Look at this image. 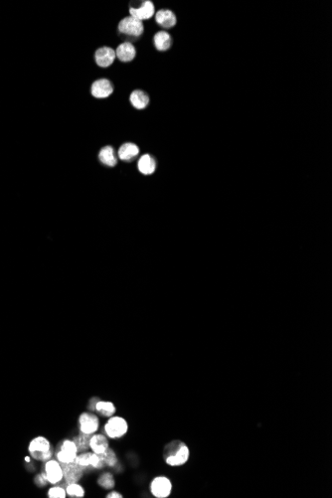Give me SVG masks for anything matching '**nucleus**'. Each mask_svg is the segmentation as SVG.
I'll return each mask as SVG.
<instances>
[{
    "mask_svg": "<svg viewBox=\"0 0 332 498\" xmlns=\"http://www.w3.org/2000/svg\"><path fill=\"white\" fill-rule=\"evenodd\" d=\"M41 474L48 483L52 485L59 484L63 481L64 477L62 464L57 459L46 460L44 461Z\"/></svg>",
    "mask_w": 332,
    "mask_h": 498,
    "instance_id": "5",
    "label": "nucleus"
},
{
    "mask_svg": "<svg viewBox=\"0 0 332 498\" xmlns=\"http://www.w3.org/2000/svg\"><path fill=\"white\" fill-rule=\"evenodd\" d=\"M172 482L164 475L154 477L149 483V491L155 498H167L172 492Z\"/></svg>",
    "mask_w": 332,
    "mask_h": 498,
    "instance_id": "6",
    "label": "nucleus"
},
{
    "mask_svg": "<svg viewBox=\"0 0 332 498\" xmlns=\"http://www.w3.org/2000/svg\"><path fill=\"white\" fill-rule=\"evenodd\" d=\"M128 432V423L121 416H112L104 425L103 433L108 439L118 440L124 438Z\"/></svg>",
    "mask_w": 332,
    "mask_h": 498,
    "instance_id": "3",
    "label": "nucleus"
},
{
    "mask_svg": "<svg viewBox=\"0 0 332 498\" xmlns=\"http://www.w3.org/2000/svg\"><path fill=\"white\" fill-rule=\"evenodd\" d=\"M99 158L101 162L106 165L112 167L117 164V157L115 155V151L112 146H106L102 148L99 154Z\"/></svg>",
    "mask_w": 332,
    "mask_h": 498,
    "instance_id": "22",
    "label": "nucleus"
},
{
    "mask_svg": "<svg viewBox=\"0 0 332 498\" xmlns=\"http://www.w3.org/2000/svg\"><path fill=\"white\" fill-rule=\"evenodd\" d=\"M97 483L99 486H101L104 489L112 490L116 486V479L112 472L106 471L100 474V476L97 479Z\"/></svg>",
    "mask_w": 332,
    "mask_h": 498,
    "instance_id": "23",
    "label": "nucleus"
},
{
    "mask_svg": "<svg viewBox=\"0 0 332 498\" xmlns=\"http://www.w3.org/2000/svg\"><path fill=\"white\" fill-rule=\"evenodd\" d=\"M135 55H136L135 47L129 42H125V43L121 44L116 51V56L122 62L132 61L135 58Z\"/></svg>",
    "mask_w": 332,
    "mask_h": 498,
    "instance_id": "15",
    "label": "nucleus"
},
{
    "mask_svg": "<svg viewBox=\"0 0 332 498\" xmlns=\"http://www.w3.org/2000/svg\"><path fill=\"white\" fill-rule=\"evenodd\" d=\"M110 448L108 438L104 434H94L90 439V450L97 454H104Z\"/></svg>",
    "mask_w": 332,
    "mask_h": 498,
    "instance_id": "13",
    "label": "nucleus"
},
{
    "mask_svg": "<svg viewBox=\"0 0 332 498\" xmlns=\"http://www.w3.org/2000/svg\"><path fill=\"white\" fill-rule=\"evenodd\" d=\"M63 474H64V481L65 484L67 485L68 483H73V482H79L87 471V469L81 466L80 464L76 463L75 461L70 462V463H63Z\"/></svg>",
    "mask_w": 332,
    "mask_h": 498,
    "instance_id": "8",
    "label": "nucleus"
},
{
    "mask_svg": "<svg viewBox=\"0 0 332 498\" xmlns=\"http://www.w3.org/2000/svg\"><path fill=\"white\" fill-rule=\"evenodd\" d=\"M67 497L71 498H84L86 491L83 486L79 482H73V483H68L65 486Z\"/></svg>",
    "mask_w": 332,
    "mask_h": 498,
    "instance_id": "25",
    "label": "nucleus"
},
{
    "mask_svg": "<svg viewBox=\"0 0 332 498\" xmlns=\"http://www.w3.org/2000/svg\"><path fill=\"white\" fill-rule=\"evenodd\" d=\"M90 439H91L90 435H86V434H82V433H80L79 435L75 436L72 439L74 441L76 447H77L78 454L88 452L90 450Z\"/></svg>",
    "mask_w": 332,
    "mask_h": 498,
    "instance_id": "24",
    "label": "nucleus"
},
{
    "mask_svg": "<svg viewBox=\"0 0 332 498\" xmlns=\"http://www.w3.org/2000/svg\"><path fill=\"white\" fill-rule=\"evenodd\" d=\"M154 5L151 1H143L139 7H130V16L141 21L151 18L154 14Z\"/></svg>",
    "mask_w": 332,
    "mask_h": 498,
    "instance_id": "10",
    "label": "nucleus"
},
{
    "mask_svg": "<svg viewBox=\"0 0 332 498\" xmlns=\"http://www.w3.org/2000/svg\"><path fill=\"white\" fill-rule=\"evenodd\" d=\"M129 100L131 105L137 110H142L146 108L149 104V97L143 91L140 90L132 92L129 97Z\"/></svg>",
    "mask_w": 332,
    "mask_h": 498,
    "instance_id": "18",
    "label": "nucleus"
},
{
    "mask_svg": "<svg viewBox=\"0 0 332 498\" xmlns=\"http://www.w3.org/2000/svg\"><path fill=\"white\" fill-rule=\"evenodd\" d=\"M100 400L99 397H92L90 400H89V403H88V410L90 412H95V406L97 404V402Z\"/></svg>",
    "mask_w": 332,
    "mask_h": 498,
    "instance_id": "29",
    "label": "nucleus"
},
{
    "mask_svg": "<svg viewBox=\"0 0 332 498\" xmlns=\"http://www.w3.org/2000/svg\"><path fill=\"white\" fill-rule=\"evenodd\" d=\"M153 42H154V45H155L157 50L167 51L172 44V39H171L170 35L165 31H159L155 34V36L153 38Z\"/></svg>",
    "mask_w": 332,
    "mask_h": 498,
    "instance_id": "21",
    "label": "nucleus"
},
{
    "mask_svg": "<svg viewBox=\"0 0 332 498\" xmlns=\"http://www.w3.org/2000/svg\"><path fill=\"white\" fill-rule=\"evenodd\" d=\"M139 153V148L134 143L127 142L121 146L119 150V156L124 161H130Z\"/></svg>",
    "mask_w": 332,
    "mask_h": 498,
    "instance_id": "19",
    "label": "nucleus"
},
{
    "mask_svg": "<svg viewBox=\"0 0 332 498\" xmlns=\"http://www.w3.org/2000/svg\"><path fill=\"white\" fill-rule=\"evenodd\" d=\"M117 412V408L115 404L111 401H104L100 399L96 406H95V412L98 415L103 417V418H110L112 416L115 415Z\"/></svg>",
    "mask_w": 332,
    "mask_h": 498,
    "instance_id": "16",
    "label": "nucleus"
},
{
    "mask_svg": "<svg viewBox=\"0 0 332 498\" xmlns=\"http://www.w3.org/2000/svg\"><path fill=\"white\" fill-rule=\"evenodd\" d=\"M100 428V419L93 412H83L78 417L79 432L86 435H94Z\"/></svg>",
    "mask_w": 332,
    "mask_h": 498,
    "instance_id": "7",
    "label": "nucleus"
},
{
    "mask_svg": "<svg viewBox=\"0 0 332 498\" xmlns=\"http://www.w3.org/2000/svg\"><path fill=\"white\" fill-rule=\"evenodd\" d=\"M92 454L93 452H84V453H80L77 455V457L75 458V462L80 464L81 466L85 467L86 469L88 468H91V458H92Z\"/></svg>",
    "mask_w": 332,
    "mask_h": 498,
    "instance_id": "27",
    "label": "nucleus"
},
{
    "mask_svg": "<svg viewBox=\"0 0 332 498\" xmlns=\"http://www.w3.org/2000/svg\"><path fill=\"white\" fill-rule=\"evenodd\" d=\"M156 22L163 28H172L176 24V16L170 10H159L155 16Z\"/></svg>",
    "mask_w": 332,
    "mask_h": 498,
    "instance_id": "17",
    "label": "nucleus"
},
{
    "mask_svg": "<svg viewBox=\"0 0 332 498\" xmlns=\"http://www.w3.org/2000/svg\"><path fill=\"white\" fill-rule=\"evenodd\" d=\"M144 27L141 21L129 16L124 18L119 24V31L125 35L137 37L143 33Z\"/></svg>",
    "mask_w": 332,
    "mask_h": 498,
    "instance_id": "9",
    "label": "nucleus"
},
{
    "mask_svg": "<svg viewBox=\"0 0 332 498\" xmlns=\"http://www.w3.org/2000/svg\"><path fill=\"white\" fill-rule=\"evenodd\" d=\"M28 452L32 458L42 462L51 459V457L54 456V449L50 441L43 436L31 440L28 446Z\"/></svg>",
    "mask_w": 332,
    "mask_h": 498,
    "instance_id": "2",
    "label": "nucleus"
},
{
    "mask_svg": "<svg viewBox=\"0 0 332 498\" xmlns=\"http://www.w3.org/2000/svg\"><path fill=\"white\" fill-rule=\"evenodd\" d=\"M29 460H30V458L28 457H26V461H29Z\"/></svg>",
    "mask_w": 332,
    "mask_h": 498,
    "instance_id": "31",
    "label": "nucleus"
},
{
    "mask_svg": "<svg viewBox=\"0 0 332 498\" xmlns=\"http://www.w3.org/2000/svg\"><path fill=\"white\" fill-rule=\"evenodd\" d=\"M162 457L164 462L169 466H182L189 460L190 450L184 442L173 440L165 445Z\"/></svg>",
    "mask_w": 332,
    "mask_h": 498,
    "instance_id": "1",
    "label": "nucleus"
},
{
    "mask_svg": "<svg viewBox=\"0 0 332 498\" xmlns=\"http://www.w3.org/2000/svg\"><path fill=\"white\" fill-rule=\"evenodd\" d=\"M114 91L112 83L107 79L97 80L92 85V95L97 99H106L112 95Z\"/></svg>",
    "mask_w": 332,
    "mask_h": 498,
    "instance_id": "12",
    "label": "nucleus"
},
{
    "mask_svg": "<svg viewBox=\"0 0 332 498\" xmlns=\"http://www.w3.org/2000/svg\"><path fill=\"white\" fill-rule=\"evenodd\" d=\"M116 51L110 47H102L96 51L95 60L98 66L102 68L110 67L116 59Z\"/></svg>",
    "mask_w": 332,
    "mask_h": 498,
    "instance_id": "11",
    "label": "nucleus"
},
{
    "mask_svg": "<svg viewBox=\"0 0 332 498\" xmlns=\"http://www.w3.org/2000/svg\"><path fill=\"white\" fill-rule=\"evenodd\" d=\"M119 463V458L116 452L109 448L104 454L99 455V463L96 469H104L106 467H115Z\"/></svg>",
    "mask_w": 332,
    "mask_h": 498,
    "instance_id": "14",
    "label": "nucleus"
},
{
    "mask_svg": "<svg viewBox=\"0 0 332 498\" xmlns=\"http://www.w3.org/2000/svg\"><path fill=\"white\" fill-rule=\"evenodd\" d=\"M34 480H35V483H36L39 487H44V486H46V485L48 484V481H47V480L43 477V475H42L41 473H40V474H37V475L35 476V479H34Z\"/></svg>",
    "mask_w": 332,
    "mask_h": 498,
    "instance_id": "28",
    "label": "nucleus"
},
{
    "mask_svg": "<svg viewBox=\"0 0 332 498\" xmlns=\"http://www.w3.org/2000/svg\"><path fill=\"white\" fill-rule=\"evenodd\" d=\"M137 166H138V170L142 174L149 175V174H151V173L154 172L156 164H155L154 159L149 154H144L138 160Z\"/></svg>",
    "mask_w": 332,
    "mask_h": 498,
    "instance_id": "20",
    "label": "nucleus"
},
{
    "mask_svg": "<svg viewBox=\"0 0 332 498\" xmlns=\"http://www.w3.org/2000/svg\"><path fill=\"white\" fill-rule=\"evenodd\" d=\"M47 497L48 498H66L67 493L66 489L64 486L59 485V484H54L52 487H50L47 491Z\"/></svg>",
    "mask_w": 332,
    "mask_h": 498,
    "instance_id": "26",
    "label": "nucleus"
},
{
    "mask_svg": "<svg viewBox=\"0 0 332 498\" xmlns=\"http://www.w3.org/2000/svg\"><path fill=\"white\" fill-rule=\"evenodd\" d=\"M107 498H123V494L119 491H116V490H111L107 495H106Z\"/></svg>",
    "mask_w": 332,
    "mask_h": 498,
    "instance_id": "30",
    "label": "nucleus"
},
{
    "mask_svg": "<svg viewBox=\"0 0 332 498\" xmlns=\"http://www.w3.org/2000/svg\"><path fill=\"white\" fill-rule=\"evenodd\" d=\"M78 455L77 447L73 440L64 439L61 440L54 450V457L61 463H70L75 460Z\"/></svg>",
    "mask_w": 332,
    "mask_h": 498,
    "instance_id": "4",
    "label": "nucleus"
}]
</instances>
